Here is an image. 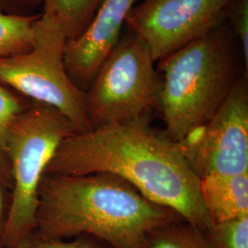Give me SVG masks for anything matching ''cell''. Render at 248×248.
I'll use <instances>...</instances> for the list:
<instances>
[{"instance_id": "ffe728a7", "label": "cell", "mask_w": 248, "mask_h": 248, "mask_svg": "<svg viewBox=\"0 0 248 248\" xmlns=\"http://www.w3.org/2000/svg\"><path fill=\"white\" fill-rule=\"evenodd\" d=\"M0 248H5V247H4V246H3V245H2V244H1V243H0Z\"/></svg>"}, {"instance_id": "8fae6325", "label": "cell", "mask_w": 248, "mask_h": 248, "mask_svg": "<svg viewBox=\"0 0 248 248\" xmlns=\"http://www.w3.org/2000/svg\"><path fill=\"white\" fill-rule=\"evenodd\" d=\"M31 102L0 83V184L9 192L12 187L8 155L9 131L17 117Z\"/></svg>"}, {"instance_id": "d6986e66", "label": "cell", "mask_w": 248, "mask_h": 248, "mask_svg": "<svg viewBox=\"0 0 248 248\" xmlns=\"http://www.w3.org/2000/svg\"><path fill=\"white\" fill-rule=\"evenodd\" d=\"M8 192L9 190L0 184V240L4 231L9 211V200H8Z\"/></svg>"}, {"instance_id": "ac0fdd59", "label": "cell", "mask_w": 248, "mask_h": 248, "mask_svg": "<svg viewBox=\"0 0 248 248\" xmlns=\"http://www.w3.org/2000/svg\"><path fill=\"white\" fill-rule=\"evenodd\" d=\"M43 2L44 0H0V12L18 16L32 15L31 12Z\"/></svg>"}, {"instance_id": "3957f363", "label": "cell", "mask_w": 248, "mask_h": 248, "mask_svg": "<svg viewBox=\"0 0 248 248\" xmlns=\"http://www.w3.org/2000/svg\"><path fill=\"white\" fill-rule=\"evenodd\" d=\"M158 68L164 132L178 143L213 117L238 78L230 37L218 28L162 59Z\"/></svg>"}, {"instance_id": "5bb4252c", "label": "cell", "mask_w": 248, "mask_h": 248, "mask_svg": "<svg viewBox=\"0 0 248 248\" xmlns=\"http://www.w3.org/2000/svg\"><path fill=\"white\" fill-rule=\"evenodd\" d=\"M39 15H9L0 12V59L23 53L31 47L33 24Z\"/></svg>"}, {"instance_id": "9a60e30c", "label": "cell", "mask_w": 248, "mask_h": 248, "mask_svg": "<svg viewBox=\"0 0 248 248\" xmlns=\"http://www.w3.org/2000/svg\"><path fill=\"white\" fill-rule=\"evenodd\" d=\"M205 234L214 248H248V217L213 223Z\"/></svg>"}, {"instance_id": "7a4b0ae2", "label": "cell", "mask_w": 248, "mask_h": 248, "mask_svg": "<svg viewBox=\"0 0 248 248\" xmlns=\"http://www.w3.org/2000/svg\"><path fill=\"white\" fill-rule=\"evenodd\" d=\"M184 220L155 203L122 177L45 174L39 187L34 238L71 239L87 234L111 248H147L151 232Z\"/></svg>"}, {"instance_id": "2e32d148", "label": "cell", "mask_w": 248, "mask_h": 248, "mask_svg": "<svg viewBox=\"0 0 248 248\" xmlns=\"http://www.w3.org/2000/svg\"><path fill=\"white\" fill-rule=\"evenodd\" d=\"M230 18L233 30L239 37L243 57L248 68V0H232Z\"/></svg>"}, {"instance_id": "277c9868", "label": "cell", "mask_w": 248, "mask_h": 248, "mask_svg": "<svg viewBox=\"0 0 248 248\" xmlns=\"http://www.w3.org/2000/svg\"><path fill=\"white\" fill-rule=\"evenodd\" d=\"M76 133L54 108L31 102L17 117L8 140L12 187L0 243L6 248H29L36 232L39 187L59 144Z\"/></svg>"}, {"instance_id": "30bf717a", "label": "cell", "mask_w": 248, "mask_h": 248, "mask_svg": "<svg viewBox=\"0 0 248 248\" xmlns=\"http://www.w3.org/2000/svg\"><path fill=\"white\" fill-rule=\"evenodd\" d=\"M201 192L213 223L248 217V172L202 178Z\"/></svg>"}, {"instance_id": "e0dca14e", "label": "cell", "mask_w": 248, "mask_h": 248, "mask_svg": "<svg viewBox=\"0 0 248 248\" xmlns=\"http://www.w3.org/2000/svg\"><path fill=\"white\" fill-rule=\"evenodd\" d=\"M29 248H111L93 236L82 234L70 240L34 238Z\"/></svg>"}, {"instance_id": "4fadbf2b", "label": "cell", "mask_w": 248, "mask_h": 248, "mask_svg": "<svg viewBox=\"0 0 248 248\" xmlns=\"http://www.w3.org/2000/svg\"><path fill=\"white\" fill-rule=\"evenodd\" d=\"M102 0H44V10L61 20L68 40L79 36L93 18Z\"/></svg>"}, {"instance_id": "5b68a950", "label": "cell", "mask_w": 248, "mask_h": 248, "mask_svg": "<svg viewBox=\"0 0 248 248\" xmlns=\"http://www.w3.org/2000/svg\"><path fill=\"white\" fill-rule=\"evenodd\" d=\"M67 41L61 20L43 11L33 24L31 49L0 59V83L32 102L53 107L70 122L76 133H84L92 127L87 116L86 93L65 70Z\"/></svg>"}, {"instance_id": "8992f818", "label": "cell", "mask_w": 248, "mask_h": 248, "mask_svg": "<svg viewBox=\"0 0 248 248\" xmlns=\"http://www.w3.org/2000/svg\"><path fill=\"white\" fill-rule=\"evenodd\" d=\"M147 46L132 34L120 40L86 93L92 129L151 116L158 108L160 79Z\"/></svg>"}, {"instance_id": "9c48e42d", "label": "cell", "mask_w": 248, "mask_h": 248, "mask_svg": "<svg viewBox=\"0 0 248 248\" xmlns=\"http://www.w3.org/2000/svg\"><path fill=\"white\" fill-rule=\"evenodd\" d=\"M137 0H102L85 31L69 39L64 66L72 82L82 91L89 89L99 67L120 42L126 19Z\"/></svg>"}, {"instance_id": "52a82bcc", "label": "cell", "mask_w": 248, "mask_h": 248, "mask_svg": "<svg viewBox=\"0 0 248 248\" xmlns=\"http://www.w3.org/2000/svg\"><path fill=\"white\" fill-rule=\"evenodd\" d=\"M179 144L200 180L248 172L247 79L238 78L213 117Z\"/></svg>"}, {"instance_id": "ba28073f", "label": "cell", "mask_w": 248, "mask_h": 248, "mask_svg": "<svg viewBox=\"0 0 248 248\" xmlns=\"http://www.w3.org/2000/svg\"><path fill=\"white\" fill-rule=\"evenodd\" d=\"M232 0H143L126 25L147 46L155 62L211 32Z\"/></svg>"}, {"instance_id": "6da1fadb", "label": "cell", "mask_w": 248, "mask_h": 248, "mask_svg": "<svg viewBox=\"0 0 248 248\" xmlns=\"http://www.w3.org/2000/svg\"><path fill=\"white\" fill-rule=\"evenodd\" d=\"M122 177L151 202L167 207L206 232L213 222L201 181L178 142L154 128L151 116L75 133L62 140L45 174Z\"/></svg>"}, {"instance_id": "7c38bea8", "label": "cell", "mask_w": 248, "mask_h": 248, "mask_svg": "<svg viewBox=\"0 0 248 248\" xmlns=\"http://www.w3.org/2000/svg\"><path fill=\"white\" fill-rule=\"evenodd\" d=\"M147 248H214L205 232L184 220L169 222L153 231Z\"/></svg>"}]
</instances>
